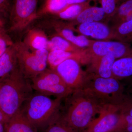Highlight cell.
Here are the masks:
<instances>
[{
	"mask_svg": "<svg viewBox=\"0 0 132 132\" xmlns=\"http://www.w3.org/2000/svg\"><path fill=\"white\" fill-rule=\"evenodd\" d=\"M14 45L18 67L26 79L32 80L47 69L49 53L47 49L32 50L24 43Z\"/></svg>",
	"mask_w": 132,
	"mask_h": 132,
	"instance_id": "5",
	"label": "cell"
},
{
	"mask_svg": "<svg viewBox=\"0 0 132 132\" xmlns=\"http://www.w3.org/2000/svg\"><path fill=\"white\" fill-rule=\"evenodd\" d=\"M2 28L3 27H0V56L6 52L9 46L13 44L8 41V39L6 38V36L3 32Z\"/></svg>",
	"mask_w": 132,
	"mask_h": 132,
	"instance_id": "29",
	"label": "cell"
},
{
	"mask_svg": "<svg viewBox=\"0 0 132 132\" xmlns=\"http://www.w3.org/2000/svg\"><path fill=\"white\" fill-rule=\"evenodd\" d=\"M98 114L86 132H113L121 115L118 105L102 104Z\"/></svg>",
	"mask_w": 132,
	"mask_h": 132,
	"instance_id": "10",
	"label": "cell"
},
{
	"mask_svg": "<svg viewBox=\"0 0 132 132\" xmlns=\"http://www.w3.org/2000/svg\"><path fill=\"white\" fill-rule=\"evenodd\" d=\"M32 88L19 67L6 78L0 80V108L10 118L20 110L32 95Z\"/></svg>",
	"mask_w": 132,
	"mask_h": 132,
	"instance_id": "2",
	"label": "cell"
},
{
	"mask_svg": "<svg viewBox=\"0 0 132 132\" xmlns=\"http://www.w3.org/2000/svg\"><path fill=\"white\" fill-rule=\"evenodd\" d=\"M48 41L43 32L33 29L29 32L24 43L32 50L47 49Z\"/></svg>",
	"mask_w": 132,
	"mask_h": 132,
	"instance_id": "18",
	"label": "cell"
},
{
	"mask_svg": "<svg viewBox=\"0 0 132 132\" xmlns=\"http://www.w3.org/2000/svg\"><path fill=\"white\" fill-rule=\"evenodd\" d=\"M9 119L0 108V123H6Z\"/></svg>",
	"mask_w": 132,
	"mask_h": 132,
	"instance_id": "31",
	"label": "cell"
},
{
	"mask_svg": "<svg viewBox=\"0 0 132 132\" xmlns=\"http://www.w3.org/2000/svg\"><path fill=\"white\" fill-rule=\"evenodd\" d=\"M62 100L37 93L27 100L20 111L38 130H43L60 113Z\"/></svg>",
	"mask_w": 132,
	"mask_h": 132,
	"instance_id": "3",
	"label": "cell"
},
{
	"mask_svg": "<svg viewBox=\"0 0 132 132\" xmlns=\"http://www.w3.org/2000/svg\"><path fill=\"white\" fill-rule=\"evenodd\" d=\"M102 104L118 105L125 94V86L120 80L112 77L104 78L88 74L82 89Z\"/></svg>",
	"mask_w": 132,
	"mask_h": 132,
	"instance_id": "4",
	"label": "cell"
},
{
	"mask_svg": "<svg viewBox=\"0 0 132 132\" xmlns=\"http://www.w3.org/2000/svg\"><path fill=\"white\" fill-rule=\"evenodd\" d=\"M68 59H74L80 62H88V57L85 49L80 52H69L61 50L49 51L48 58V64L51 69H54L60 64Z\"/></svg>",
	"mask_w": 132,
	"mask_h": 132,
	"instance_id": "12",
	"label": "cell"
},
{
	"mask_svg": "<svg viewBox=\"0 0 132 132\" xmlns=\"http://www.w3.org/2000/svg\"><path fill=\"white\" fill-rule=\"evenodd\" d=\"M33 90L37 93L56 98H65L73 90L64 82L54 69H46L32 80Z\"/></svg>",
	"mask_w": 132,
	"mask_h": 132,
	"instance_id": "6",
	"label": "cell"
},
{
	"mask_svg": "<svg viewBox=\"0 0 132 132\" xmlns=\"http://www.w3.org/2000/svg\"><path fill=\"white\" fill-rule=\"evenodd\" d=\"M114 38L122 42L132 43V20L116 24L112 29Z\"/></svg>",
	"mask_w": 132,
	"mask_h": 132,
	"instance_id": "20",
	"label": "cell"
},
{
	"mask_svg": "<svg viewBox=\"0 0 132 132\" xmlns=\"http://www.w3.org/2000/svg\"><path fill=\"white\" fill-rule=\"evenodd\" d=\"M68 0H45L42 7L37 12V16L54 14L68 6Z\"/></svg>",
	"mask_w": 132,
	"mask_h": 132,
	"instance_id": "23",
	"label": "cell"
},
{
	"mask_svg": "<svg viewBox=\"0 0 132 132\" xmlns=\"http://www.w3.org/2000/svg\"><path fill=\"white\" fill-rule=\"evenodd\" d=\"M86 48L78 47L60 36H56L48 41L47 50L50 51L61 50L69 52H80Z\"/></svg>",
	"mask_w": 132,
	"mask_h": 132,
	"instance_id": "19",
	"label": "cell"
},
{
	"mask_svg": "<svg viewBox=\"0 0 132 132\" xmlns=\"http://www.w3.org/2000/svg\"><path fill=\"white\" fill-rule=\"evenodd\" d=\"M113 77L120 80L132 76V56L116 59L112 67Z\"/></svg>",
	"mask_w": 132,
	"mask_h": 132,
	"instance_id": "16",
	"label": "cell"
},
{
	"mask_svg": "<svg viewBox=\"0 0 132 132\" xmlns=\"http://www.w3.org/2000/svg\"><path fill=\"white\" fill-rule=\"evenodd\" d=\"M5 132H38V129L20 111L5 123Z\"/></svg>",
	"mask_w": 132,
	"mask_h": 132,
	"instance_id": "15",
	"label": "cell"
},
{
	"mask_svg": "<svg viewBox=\"0 0 132 132\" xmlns=\"http://www.w3.org/2000/svg\"><path fill=\"white\" fill-rule=\"evenodd\" d=\"M90 1L80 4L69 5L54 15L64 20L74 19L86 8L90 6Z\"/></svg>",
	"mask_w": 132,
	"mask_h": 132,
	"instance_id": "22",
	"label": "cell"
},
{
	"mask_svg": "<svg viewBox=\"0 0 132 132\" xmlns=\"http://www.w3.org/2000/svg\"><path fill=\"white\" fill-rule=\"evenodd\" d=\"M77 31L81 35L100 40H108L114 38L113 31L106 25L100 22L80 24Z\"/></svg>",
	"mask_w": 132,
	"mask_h": 132,
	"instance_id": "11",
	"label": "cell"
},
{
	"mask_svg": "<svg viewBox=\"0 0 132 132\" xmlns=\"http://www.w3.org/2000/svg\"><path fill=\"white\" fill-rule=\"evenodd\" d=\"M18 67L16 48L12 44L0 56V80L7 77Z\"/></svg>",
	"mask_w": 132,
	"mask_h": 132,
	"instance_id": "13",
	"label": "cell"
},
{
	"mask_svg": "<svg viewBox=\"0 0 132 132\" xmlns=\"http://www.w3.org/2000/svg\"><path fill=\"white\" fill-rule=\"evenodd\" d=\"M3 15L0 13V27H3Z\"/></svg>",
	"mask_w": 132,
	"mask_h": 132,
	"instance_id": "35",
	"label": "cell"
},
{
	"mask_svg": "<svg viewBox=\"0 0 132 132\" xmlns=\"http://www.w3.org/2000/svg\"><path fill=\"white\" fill-rule=\"evenodd\" d=\"M89 59L106 55L114 56L116 59L132 56V46L130 43L119 41H94L86 48Z\"/></svg>",
	"mask_w": 132,
	"mask_h": 132,
	"instance_id": "8",
	"label": "cell"
},
{
	"mask_svg": "<svg viewBox=\"0 0 132 132\" xmlns=\"http://www.w3.org/2000/svg\"><path fill=\"white\" fill-rule=\"evenodd\" d=\"M118 106L121 113L132 118V94L125 93Z\"/></svg>",
	"mask_w": 132,
	"mask_h": 132,
	"instance_id": "28",
	"label": "cell"
},
{
	"mask_svg": "<svg viewBox=\"0 0 132 132\" xmlns=\"http://www.w3.org/2000/svg\"></svg>",
	"mask_w": 132,
	"mask_h": 132,
	"instance_id": "36",
	"label": "cell"
},
{
	"mask_svg": "<svg viewBox=\"0 0 132 132\" xmlns=\"http://www.w3.org/2000/svg\"><path fill=\"white\" fill-rule=\"evenodd\" d=\"M38 0H12L9 15L10 30L26 28L37 16Z\"/></svg>",
	"mask_w": 132,
	"mask_h": 132,
	"instance_id": "7",
	"label": "cell"
},
{
	"mask_svg": "<svg viewBox=\"0 0 132 132\" xmlns=\"http://www.w3.org/2000/svg\"><path fill=\"white\" fill-rule=\"evenodd\" d=\"M90 0H68V6L72 4H80L90 1Z\"/></svg>",
	"mask_w": 132,
	"mask_h": 132,
	"instance_id": "33",
	"label": "cell"
},
{
	"mask_svg": "<svg viewBox=\"0 0 132 132\" xmlns=\"http://www.w3.org/2000/svg\"><path fill=\"white\" fill-rule=\"evenodd\" d=\"M132 12V0H124L112 16L115 20L116 25L120 22L121 20Z\"/></svg>",
	"mask_w": 132,
	"mask_h": 132,
	"instance_id": "25",
	"label": "cell"
},
{
	"mask_svg": "<svg viewBox=\"0 0 132 132\" xmlns=\"http://www.w3.org/2000/svg\"><path fill=\"white\" fill-rule=\"evenodd\" d=\"M5 123H0V132H5Z\"/></svg>",
	"mask_w": 132,
	"mask_h": 132,
	"instance_id": "34",
	"label": "cell"
},
{
	"mask_svg": "<svg viewBox=\"0 0 132 132\" xmlns=\"http://www.w3.org/2000/svg\"><path fill=\"white\" fill-rule=\"evenodd\" d=\"M114 132H132V118L121 113Z\"/></svg>",
	"mask_w": 132,
	"mask_h": 132,
	"instance_id": "27",
	"label": "cell"
},
{
	"mask_svg": "<svg viewBox=\"0 0 132 132\" xmlns=\"http://www.w3.org/2000/svg\"><path fill=\"white\" fill-rule=\"evenodd\" d=\"M12 0H0V13L3 16L9 15Z\"/></svg>",
	"mask_w": 132,
	"mask_h": 132,
	"instance_id": "30",
	"label": "cell"
},
{
	"mask_svg": "<svg viewBox=\"0 0 132 132\" xmlns=\"http://www.w3.org/2000/svg\"><path fill=\"white\" fill-rule=\"evenodd\" d=\"M62 119L77 132H86L102 104L83 89L73 91L65 98Z\"/></svg>",
	"mask_w": 132,
	"mask_h": 132,
	"instance_id": "1",
	"label": "cell"
},
{
	"mask_svg": "<svg viewBox=\"0 0 132 132\" xmlns=\"http://www.w3.org/2000/svg\"><path fill=\"white\" fill-rule=\"evenodd\" d=\"M116 60L115 57L111 55L91 59L89 62L94 72V73H92L102 78H112L113 65Z\"/></svg>",
	"mask_w": 132,
	"mask_h": 132,
	"instance_id": "14",
	"label": "cell"
},
{
	"mask_svg": "<svg viewBox=\"0 0 132 132\" xmlns=\"http://www.w3.org/2000/svg\"><path fill=\"white\" fill-rule=\"evenodd\" d=\"M124 0H99L101 7L105 13L106 17H112Z\"/></svg>",
	"mask_w": 132,
	"mask_h": 132,
	"instance_id": "26",
	"label": "cell"
},
{
	"mask_svg": "<svg viewBox=\"0 0 132 132\" xmlns=\"http://www.w3.org/2000/svg\"><path fill=\"white\" fill-rule=\"evenodd\" d=\"M80 63L75 59H68L54 69L73 91L82 89L87 80L88 74L82 71Z\"/></svg>",
	"mask_w": 132,
	"mask_h": 132,
	"instance_id": "9",
	"label": "cell"
},
{
	"mask_svg": "<svg viewBox=\"0 0 132 132\" xmlns=\"http://www.w3.org/2000/svg\"><path fill=\"white\" fill-rule=\"evenodd\" d=\"M106 17L105 13L101 7L90 6L83 10L74 20L76 23L80 24L100 22Z\"/></svg>",
	"mask_w": 132,
	"mask_h": 132,
	"instance_id": "17",
	"label": "cell"
},
{
	"mask_svg": "<svg viewBox=\"0 0 132 132\" xmlns=\"http://www.w3.org/2000/svg\"><path fill=\"white\" fill-rule=\"evenodd\" d=\"M59 36L81 48H87L93 42V40H89L85 36L82 35H76L73 31L70 29H63L59 31Z\"/></svg>",
	"mask_w": 132,
	"mask_h": 132,
	"instance_id": "21",
	"label": "cell"
},
{
	"mask_svg": "<svg viewBox=\"0 0 132 132\" xmlns=\"http://www.w3.org/2000/svg\"><path fill=\"white\" fill-rule=\"evenodd\" d=\"M125 93L132 94V78L128 82L127 86L125 87Z\"/></svg>",
	"mask_w": 132,
	"mask_h": 132,
	"instance_id": "32",
	"label": "cell"
},
{
	"mask_svg": "<svg viewBox=\"0 0 132 132\" xmlns=\"http://www.w3.org/2000/svg\"><path fill=\"white\" fill-rule=\"evenodd\" d=\"M43 130V132H77L63 120L60 112Z\"/></svg>",
	"mask_w": 132,
	"mask_h": 132,
	"instance_id": "24",
	"label": "cell"
}]
</instances>
